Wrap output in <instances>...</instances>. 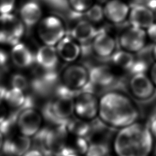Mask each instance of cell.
I'll list each match as a JSON object with an SVG mask.
<instances>
[{"mask_svg": "<svg viewBox=\"0 0 156 156\" xmlns=\"http://www.w3.org/2000/svg\"><path fill=\"white\" fill-rule=\"evenodd\" d=\"M11 87L19 89L21 91H26L29 86L28 80L26 77L21 74H15L12 76L10 80Z\"/></svg>", "mask_w": 156, "mask_h": 156, "instance_id": "obj_27", "label": "cell"}, {"mask_svg": "<svg viewBox=\"0 0 156 156\" xmlns=\"http://www.w3.org/2000/svg\"><path fill=\"white\" fill-rule=\"evenodd\" d=\"M43 116L34 107L23 108L16 118V127L20 134L32 137L41 129Z\"/></svg>", "mask_w": 156, "mask_h": 156, "instance_id": "obj_6", "label": "cell"}, {"mask_svg": "<svg viewBox=\"0 0 156 156\" xmlns=\"http://www.w3.org/2000/svg\"><path fill=\"white\" fill-rule=\"evenodd\" d=\"M151 54L153 60L156 62V43L152 46V49H151Z\"/></svg>", "mask_w": 156, "mask_h": 156, "instance_id": "obj_36", "label": "cell"}, {"mask_svg": "<svg viewBox=\"0 0 156 156\" xmlns=\"http://www.w3.org/2000/svg\"><path fill=\"white\" fill-rule=\"evenodd\" d=\"M110 151L108 144L106 141L90 142L86 156H107Z\"/></svg>", "mask_w": 156, "mask_h": 156, "instance_id": "obj_24", "label": "cell"}, {"mask_svg": "<svg viewBox=\"0 0 156 156\" xmlns=\"http://www.w3.org/2000/svg\"><path fill=\"white\" fill-rule=\"evenodd\" d=\"M84 14L87 20L92 23H99L104 18L103 7L98 4H94Z\"/></svg>", "mask_w": 156, "mask_h": 156, "instance_id": "obj_25", "label": "cell"}, {"mask_svg": "<svg viewBox=\"0 0 156 156\" xmlns=\"http://www.w3.org/2000/svg\"><path fill=\"white\" fill-rule=\"evenodd\" d=\"M99 119L112 129H122L136 122L139 111L132 101L123 93L111 91L99 100Z\"/></svg>", "mask_w": 156, "mask_h": 156, "instance_id": "obj_1", "label": "cell"}, {"mask_svg": "<svg viewBox=\"0 0 156 156\" xmlns=\"http://www.w3.org/2000/svg\"><path fill=\"white\" fill-rule=\"evenodd\" d=\"M147 4L146 5L151 9L154 13L156 12V0H146Z\"/></svg>", "mask_w": 156, "mask_h": 156, "instance_id": "obj_35", "label": "cell"}, {"mask_svg": "<svg viewBox=\"0 0 156 156\" xmlns=\"http://www.w3.org/2000/svg\"><path fill=\"white\" fill-rule=\"evenodd\" d=\"M147 39L144 29L130 26L121 32L118 43L121 49L134 54L145 48Z\"/></svg>", "mask_w": 156, "mask_h": 156, "instance_id": "obj_9", "label": "cell"}, {"mask_svg": "<svg viewBox=\"0 0 156 156\" xmlns=\"http://www.w3.org/2000/svg\"><path fill=\"white\" fill-rule=\"evenodd\" d=\"M99 2H100L101 4H105L106 3L107 1H108L109 0H97Z\"/></svg>", "mask_w": 156, "mask_h": 156, "instance_id": "obj_38", "label": "cell"}, {"mask_svg": "<svg viewBox=\"0 0 156 156\" xmlns=\"http://www.w3.org/2000/svg\"><path fill=\"white\" fill-rule=\"evenodd\" d=\"M24 27L20 17L11 12L0 14V44L12 46L19 43Z\"/></svg>", "mask_w": 156, "mask_h": 156, "instance_id": "obj_5", "label": "cell"}, {"mask_svg": "<svg viewBox=\"0 0 156 156\" xmlns=\"http://www.w3.org/2000/svg\"><path fill=\"white\" fill-rule=\"evenodd\" d=\"M149 77L156 87V62H154V63L149 68Z\"/></svg>", "mask_w": 156, "mask_h": 156, "instance_id": "obj_33", "label": "cell"}, {"mask_svg": "<svg viewBox=\"0 0 156 156\" xmlns=\"http://www.w3.org/2000/svg\"><path fill=\"white\" fill-rule=\"evenodd\" d=\"M20 18L25 27H33L37 25L42 19L41 7L36 2H26L20 9Z\"/></svg>", "mask_w": 156, "mask_h": 156, "instance_id": "obj_19", "label": "cell"}, {"mask_svg": "<svg viewBox=\"0 0 156 156\" xmlns=\"http://www.w3.org/2000/svg\"><path fill=\"white\" fill-rule=\"evenodd\" d=\"M74 112V98L56 96L42 107L41 115L54 126L65 125Z\"/></svg>", "mask_w": 156, "mask_h": 156, "instance_id": "obj_3", "label": "cell"}, {"mask_svg": "<svg viewBox=\"0 0 156 156\" xmlns=\"http://www.w3.org/2000/svg\"><path fill=\"white\" fill-rule=\"evenodd\" d=\"M90 83L93 87H108L115 82V75L109 66L99 65L89 71Z\"/></svg>", "mask_w": 156, "mask_h": 156, "instance_id": "obj_16", "label": "cell"}, {"mask_svg": "<svg viewBox=\"0 0 156 156\" xmlns=\"http://www.w3.org/2000/svg\"><path fill=\"white\" fill-rule=\"evenodd\" d=\"M68 3L74 13L82 14L94 4V0H68Z\"/></svg>", "mask_w": 156, "mask_h": 156, "instance_id": "obj_26", "label": "cell"}, {"mask_svg": "<svg viewBox=\"0 0 156 156\" xmlns=\"http://www.w3.org/2000/svg\"><path fill=\"white\" fill-rule=\"evenodd\" d=\"M111 58L113 63L116 66L130 71L135 62V57L133 53L121 49V50L116 51Z\"/></svg>", "mask_w": 156, "mask_h": 156, "instance_id": "obj_23", "label": "cell"}, {"mask_svg": "<svg viewBox=\"0 0 156 156\" xmlns=\"http://www.w3.org/2000/svg\"><path fill=\"white\" fill-rule=\"evenodd\" d=\"M37 34L45 45H55L66 35L63 21L55 16H48L41 20L37 24Z\"/></svg>", "mask_w": 156, "mask_h": 156, "instance_id": "obj_4", "label": "cell"}, {"mask_svg": "<svg viewBox=\"0 0 156 156\" xmlns=\"http://www.w3.org/2000/svg\"><path fill=\"white\" fill-rule=\"evenodd\" d=\"M68 132L77 137L88 138L91 130V124L80 118H71L66 124Z\"/></svg>", "mask_w": 156, "mask_h": 156, "instance_id": "obj_21", "label": "cell"}, {"mask_svg": "<svg viewBox=\"0 0 156 156\" xmlns=\"http://www.w3.org/2000/svg\"><path fill=\"white\" fill-rule=\"evenodd\" d=\"M90 144L89 140L85 137H77L73 147L78 154H85Z\"/></svg>", "mask_w": 156, "mask_h": 156, "instance_id": "obj_28", "label": "cell"}, {"mask_svg": "<svg viewBox=\"0 0 156 156\" xmlns=\"http://www.w3.org/2000/svg\"><path fill=\"white\" fill-rule=\"evenodd\" d=\"M35 59L42 69L53 70L58 64L59 57L55 46L43 44L38 49Z\"/></svg>", "mask_w": 156, "mask_h": 156, "instance_id": "obj_18", "label": "cell"}, {"mask_svg": "<svg viewBox=\"0 0 156 156\" xmlns=\"http://www.w3.org/2000/svg\"><path fill=\"white\" fill-rule=\"evenodd\" d=\"M148 127L153 136L156 138V108L153 111L149 121Z\"/></svg>", "mask_w": 156, "mask_h": 156, "instance_id": "obj_32", "label": "cell"}, {"mask_svg": "<svg viewBox=\"0 0 156 156\" xmlns=\"http://www.w3.org/2000/svg\"><path fill=\"white\" fill-rule=\"evenodd\" d=\"M104 18L114 24L123 23L128 18L130 7L121 0H109L103 6Z\"/></svg>", "mask_w": 156, "mask_h": 156, "instance_id": "obj_13", "label": "cell"}, {"mask_svg": "<svg viewBox=\"0 0 156 156\" xmlns=\"http://www.w3.org/2000/svg\"><path fill=\"white\" fill-rule=\"evenodd\" d=\"M128 88L132 96L139 101L151 99L155 90V85L146 73L133 74L129 81Z\"/></svg>", "mask_w": 156, "mask_h": 156, "instance_id": "obj_10", "label": "cell"}, {"mask_svg": "<svg viewBox=\"0 0 156 156\" xmlns=\"http://www.w3.org/2000/svg\"><path fill=\"white\" fill-rule=\"evenodd\" d=\"M74 112L83 119L93 120L98 114L99 100L94 93L80 90L74 98Z\"/></svg>", "mask_w": 156, "mask_h": 156, "instance_id": "obj_8", "label": "cell"}, {"mask_svg": "<svg viewBox=\"0 0 156 156\" xmlns=\"http://www.w3.org/2000/svg\"><path fill=\"white\" fill-rule=\"evenodd\" d=\"M135 1H146V0H135Z\"/></svg>", "mask_w": 156, "mask_h": 156, "instance_id": "obj_39", "label": "cell"}, {"mask_svg": "<svg viewBox=\"0 0 156 156\" xmlns=\"http://www.w3.org/2000/svg\"><path fill=\"white\" fill-rule=\"evenodd\" d=\"M98 30L89 21L80 20L73 27L71 31V37L79 44H85L91 42Z\"/></svg>", "mask_w": 156, "mask_h": 156, "instance_id": "obj_17", "label": "cell"}, {"mask_svg": "<svg viewBox=\"0 0 156 156\" xmlns=\"http://www.w3.org/2000/svg\"><path fill=\"white\" fill-rule=\"evenodd\" d=\"M107 156H111V155H107Z\"/></svg>", "mask_w": 156, "mask_h": 156, "instance_id": "obj_40", "label": "cell"}, {"mask_svg": "<svg viewBox=\"0 0 156 156\" xmlns=\"http://www.w3.org/2000/svg\"><path fill=\"white\" fill-rule=\"evenodd\" d=\"M32 145L30 138L21 134L13 135L4 140L2 150L10 156H23Z\"/></svg>", "mask_w": 156, "mask_h": 156, "instance_id": "obj_14", "label": "cell"}, {"mask_svg": "<svg viewBox=\"0 0 156 156\" xmlns=\"http://www.w3.org/2000/svg\"><path fill=\"white\" fill-rule=\"evenodd\" d=\"M10 57L13 64L20 68H27L34 62L32 52L27 46L21 42L12 46Z\"/></svg>", "mask_w": 156, "mask_h": 156, "instance_id": "obj_20", "label": "cell"}, {"mask_svg": "<svg viewBox=\"0 0 156 156\" xmlns=\"http://www.w3.org/2000/svg\"><path fill=\"white\" fill-rule=\"evenodd\" d=\"M55 47L59 58L68 63L76 61L81 53L80 44L69 35H65Z\"/></svg>", "mask_w": 156, "mask_h": 156, "instance_id": "obj_15", "label": "cell"}, {"mask_svg": "<svg viewBox=\"0 0 156 156\" xmlns=\"http://www.w3.org/2000/svg\"><path fill=\"white\" fill-rule=\"evenodd\" d=\"M116 41L108 33L99 30L91 41L93 52L98 57H111L116 51Z\"/></svg>", "mask_w": 156, "mask_h": 156, "instance_id": "obj_11", "label": "cell"}, {"mask_svg": "<svg viewBox=\"0 0 156 156\" xmlns=\"http://www.w3.org/2000/svg\"><path fill=\"white\" fill-rule=\"evenodd\" d=\"M60 79L62 84L72 90L79 91L90 82L89 71L83 65L71 63L63 69Z\"/></svg>", "mask_w": 156, "mask_h": 156, "instance_id": "obj_7", "label": "cell"}, {"mask_svg": "<svg viewBox=\"0 0 156 156\" xmlns=\"http://www.w3.org/2000/svg\"><path fill=\"white\" fill-rule=\"evenodd\" d=\"M147 38L152 42L156 43V23H154L146 30Z\"/></svg>", "mask_w": 156, "mask_h": 156, "instance_id": "obj_31", "label": "cell"}, {"mask_svg": "<svg viewBox=\"0 0 156 156\" xmlns=\"http://www.w3.org/2000/svg\"><path fill=\"white\" fill-rule=\"evenodd\" d=\"M26 100L24 91L19 89L11 87L5 91L2 101L12 108H18L23 107Z\"/></svg>", "mask_w": 156, "mask_h": 156, "instance_id": "obj_22", "label": "cell"}, {"mask_svg": "<svg viewBox=\"0 0 156 156\" xmlns=\"http://www.w3.org/2000/svg\"><path fill=\"white\" fill-rule=\"evenodd\" d=\"M23 156H44L43 152L36 148H32L28 150Z\"/></svg>", "mask_w": 156, "mask_h": 156, "instance_id": "obj_34", "label": "cell"}, {"mask_svg": "<svg viewBox=\"0 0 156 156\" xmlns=\"http://www.w3.org/2000/svg\"><path fill=\"white\" fill-rule=\"evenodd\" d=\"M9 116L8 107L2 100L0 99V125L4 122Z\"/></svg>", "mask_w": 156, "mask_h": 156, "instance_id": "obj_30", "label": "cell"}, {"mask_svg": "<svg viewBox=\"0 0 156 156\" xmlns=\"http://www.w3.org/2000/svg\"><path fill=\"white\" fill-rule=\"evenodd\" d=\"M4 135L0 132V151L2 150V146H3V144H4Z\"/></svg>", "mask_w": 156, "mask_h": 156, "instance_id": "obj_37", "label": "cell"}, {"mask_svg": "<svg viewBox=\"0 0 156 156\" xmlns=\"http://www.w3.org/2000/svg\"><path fill=\"white\" fill-rule=\"evenodd\" d=\"M153 148V136L148 126L135 122L122 128L114 140L118 156H149Z\"/></svg>", "mask_w": 156, "mask_h": 156, "instance_id": "obj_2", "label": "cell"}, {"mask_svg": "<svg viewBox=\"0 0 156 156\" xmlns=\"http://www.w3.org/2000/svg\"><path fill=\"white\" fill-rule=\"evenodd\" d=\"M16 0H0V14L10 13L15 6Z\"/></svg>", "mask_w": 156, "mask_h": 156, "instance_id": "obj_29", "label": "cell"}, {"mask_svg": "<svg viewBox=\"0 0 156 156\" xmlns=\"http://www.w3.org/2000/svg\"><path fill=\"white\" fill-rule=\"evenodd\" d=\"M128 19L130 26L146 30L155 23V15L146 5L135 4L130 8Z\"/></svg>", "mask_w": 156, "mask_h": 156, "instance_id": "obj_12", "label": "cell"}]
</instances>
